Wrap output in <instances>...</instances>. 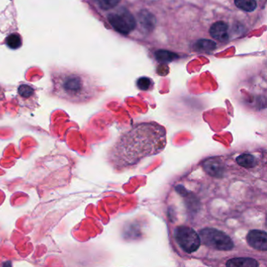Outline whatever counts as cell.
Returning a JSON list of instances; mask_svg holds the SVG:
<instances>
[{
  "instance_id": "6da1fadb",
  "label": "cell",
  "mask_w": 267,
  "mask_h": 267,
  "mask_svg": "<svg viewBox=\"0 0 267 267\" xmlns=\"http://www.w3.org/2000/svg\"><path fill=\"white\" fill-rule=\"evenodd\" d=\"M166 129L155 122L142 123L121 135L108 153V161L117 170L134 166L147 157L163 152Z\"/></svg>"
},
{
  "instance_id": "7a4b0ae2",
  "label": "cell",
  "mask_w": 267,
  "mask_h": 267,
  "mask_svg": "<svg viewBox=\"0 0 267 267\" xmlns=\"http://www.w3.org/2000/svg\"><path fill=\"white\" fill-rule=\"evenodd\" d=\"M51 93L71 103H85L95 98L97 85L90 76L71 67H58L51 72Z\"/></svg>"
},
{
  "instance_id": "3957f363",
  "label": "cell",
  "mask_w": 267,
  "mask_h": 267,
  "mask_svg": "<svg viewBox=\"0 0 267 267\" xmlns=\"http://www.w3.org/2000/svg\"><path fill=\"white\" fill-rule=\"evenodd\" d=\"M201 242L205 246L219 251H230L234 247L230 236L215 228H205L199 233Z\"/></svg>"
},
{
  "instance_id": "277c9868",
  "label": "cell",
  "mask_w": 267,
  "mask_h": 267,
  "mask_svg": "<svg viewBox=\"0 0 267 267\" xmlns=\"http://www.w3.org/2000/svg\"><path fill=\"white\" fill-rule=\"evenodd\" d=\"M174 238L181 249L188 254L198 251L202 244L198 233L187 226H180L176 227Z\"/></svg>"
},
{
  "instance_id": "5b68a950",
  "label": "cell",
  "mask_w": 267,
  "mask_h": 267,
  "mask_svg": "<svg viewBox=\"0 0 267 267\" xmlns=\"http://www.w3.org/2000/svg\"><path fill=\"white\" fill-rule=\"evenodd\" d=\"M108 21L113 28L119 33L128 35L135 29L137 22L133 14L125 8H122L117 12L109 14Z\"/></svg>"
},
{
  "instance_id": "8992f818",
  "label": "cell",
  "mask_w": 267,
  "mask_h": 267,
  "mask_svg": "<svg viewBox=\"0 0 267 267\" xmlns=\"http://www.w3.org/2000/svg\"><path fill=\"white\" fill-rule=\"evenodd\" d=\"M246 241L250 247L259 251H267V235L266 231L259 230H252L248 232Z\"/></svg>"
},
{
  "instance_id": "52a82bcc",
  "label": "cell",
  "mask_w": 267,
  "mask_h": 267,
  "mask_svg": "<svg viewBox=\"0 0 267 267\" xmlns=\"http://www.w3.org/2000/svg\"><path fill=\"white\" fill-rule=\"evenodd\" d=\"M210 35L213 39L219 41H225L228 37V25L224 21H217L214 23L209 29Z\"/></svg>"
},
{
  "instance_id": "ba28073f",
  "label": "cell",
  "mask_w": 267,
  "mask_h": 267,
  "mask_svg": "<svg viewBox=\"0 0 267 267\" xmlns=\"http://www.w3.org/2000/svg\"><path fill=\"white\" fill-rule=\"evenodd\" d=\"M138 17L139 21L145 29L150 31L155 28L156 20H155V16L151 13L146 10H142L139 14Z\"/></svg>"
},
{
  "instance_id": "9c48e42d",
  "label": "cell",
  "mask_w": 267,
  "mask_h": 267,
  "mask_svg": "<svg viewBox=\"0 0 267 267\" xmlns=\"http://www.w3.org/2000/svg\"><path fill=\"white\" fill-rule=\"evenodd\" d=\"M226 266L234 267H259V264L255 259L251 258H235L229 260Z\"/></svg>"
},
{
  "instance_id": "30bf717a",
  "label": "cell",
  "mask_w": 267,
  "mask_h": 267,
  "mask_svg": "<svg viewBox=\"0 0 267 267\" xmlns=\"http://www.w3.org/2000/svg\"><path fill=\"white\" fill-rule=\"evenodd\" d=\"M216 42L210 40H200L194 44V50L200 53H209L216 50Z\"/></svg>"
},
{
  "instance_id": "8fae6325",
  "label": "cell",
  "mask_w": 267,
  "mask_h": 267,
  "mask_svg": "<svg viewBox=\"0 0 267 267\" xmlns=\"http://www.w3.org/2000/svg\"><path fill=\"white\" fill-rule=\"evenodd\" d=\"M156 59L161 63H168L178 59L179 56L173 52L166 50H159L155 52Z\"/></svg>"
},
{
  "instance_id": "7c38bea8",
  "label": "cell",
  "mask_w": 267,
  "mask_h": 267,
  "mask_svg": "<svg viewBox=\"0 0 267 267\" xmlns=\"http://www.w3.org/2000/svg\"><path fill=\"white\" fill-rule=\"evenodd\" d=\"M234 4L240 10L246 12H252L257 7L255 0H234Z\"/></svg>"
},
{
  "instance_id": "4fadbf2b",
  "label": "cell",
  "mask_w": 267,
  "mask_h": 267,
  "mask_svg": "<svg viewBox=\"0 0 267 267\" xmlns=\"http://www.w3.org/2000/svg\"><path fill=\"white\" fill-rule=\"evenodd\" d=\"M237 163L245 168H253L257 164L255 157L248 154H244L238 157L237 159Z\"/></svg>"
},
{
  "instance_id": "5bb4252c",
  "label": "cell",
  "mask_w": 267,
  "mask_h": 267,
  "mask_svg": "<svg viewBox=\"0 0 267 267\" xmlns=\"http://www.w3.org/2000/svg\"><path fill=\"white\" fill-rule=\"evenodd\" d=\"M6 44L11 50L19 49L22 45L21 37L16 33L11 34L6 38Z\"/></svg>"
},
{
  "instance_id": "9a60e30c",
  "label": "cell",
  "mask_w": 267,
  "mask_h": 267,
  "mask_svg": "<svg viewBox=\"0 0 267 267\" xmlns=\"http://www.w3.org/2000/svg\"><path fill=\"white\" fill-rule=\"evenodd\" d=\"M121 0H95L100 8L103 10H111L117 6Z\"/></svg>"
},
{
  "instance_id": "2e32d148",
  "label": "cell",
  "mask_w": 267,
  "mask_h": 267,
  "mask_svg": "<svg viewBox=\"0 0 267 267\" xmlns=\"http://www.w3.org/2000/svg\"><path fill=\"white\" fill-rule=\"evenodd\" d=\"M137 85L142 91H147L152 87L153 82L150 78L141 77L137 80Z\"/></svg>"
},
{
  "instance_id": "e0dca14e",
  "label": "cell",
  "mask_w": 267,
  "mask_h": 267,
  "mask_svg": "<svg viewBox=\"0 0 267 267\" xmlns=\"http://www.w3.org/2000/svg\"><path fill=\"white\" fill-rule=\"evenodd\" d=\"M18 95L22 98H29L34 95V89L28 85H21L18 88Z\"/></svg>"
}]
</instances>
